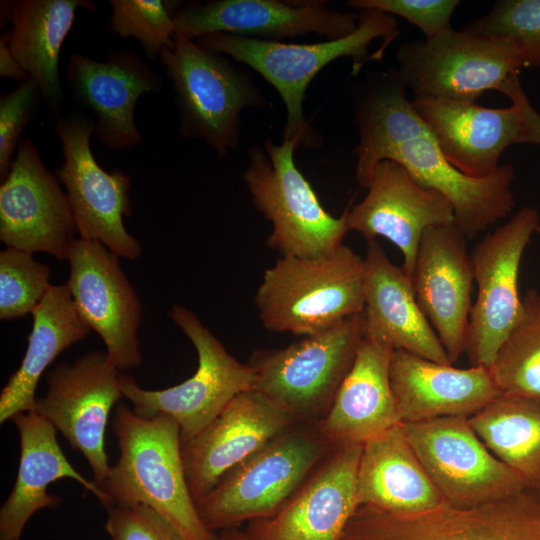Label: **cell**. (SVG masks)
Listing matches in <instances>:
<instances>
[{
	"instance_id": "1",
	"label": "cell",
	"mask_w": 540,
	"mask_h": 540,
	"mask_svg": "<svg viewBox=\"0 0 540 540\" xmlns=\"http://www.w3.org/2000/svg\"><path fill=\"white\" fill-rule=\"evenodd\" d=\"M405 88L397 70H386L368 77L356 93L358 183L366 189L380 161H396L419 183L450 201L454 224L472 239L505 219L514 208L515 170L504 164L483 178L463 174L447 160L414 111Z\"/></svg>"
},
{
	"instance_id": "2",
	"label": "cell",
	"mask_w": 540,
	"mask_h": 540,
	"mask_svg": "<svg viewBox=\"0 0 540 540\" xmlns=\"http://www.w3.org/2000/svg\"><path fill=\"white\" fill-rule=\"evenodd\" d=\"M112 428L120 454L100 486L105 507L147 506L183 540H218L203 523L189 490L177 423L164 414L143 417L119 404Z\"/></svg>"
},
{
	"instance_id": "3",
	"label": "cell",
	"mask_w": 540,
	"mask_h": 540,
	"mask_svg": "<svg viewBox=\"0 0 540 540\" xmlns=\"http://www.w3.org/2000/svg\"><path fill=\"white\" fill-rule=\"evenodd\" d=\"M398 33L392 15L365 9L358 14V25L352 33L323 42L283 43L229 33L209 34L195 41L203 49L227 55L260 74L276 89L285 105L283 140L316 148L322 144V138L310 126L303 111L310 82L325 66L341 57H351L354 70L359 71L373 58L369 56V46L375 39L391 41Z\"/></svg>"
},
{
	"instance_id": "4",
	"label": "cell",
	"mask_w": 540,
	"mask_h": 540,
	"mask_svg": "<svg viewBox=\"0 0 540 540\" xmlns=\"http://www.w3.org/2000/svg\"><path fill=\"white\" fill-rule=\"evenodd\" d=\"M364 275V259L344 244L317 257L280 256L257 288L258 317L274 332H323L362 314Z\"/></svg>"
},
{
	"instance_id": "5",
	"label": "cell",
	"mask_w": 540,
	"mask_h": 540,
	"mask_svg": "<svg viewBox=\"0 0 540 540\" xmlns=\"http://www.w3.org/2000/svg\"><path fill=\"white\" fill-rule=\"evenodd\" d=\"M159 59L176 93L180 135L227 157L240 143L241 112L265 103L253 79L178 33Z\"/></svg>"
},
{
	"instance_id": "6",
	"label": "cell",
	"mask_w": 540,
	"mask_h": 540,
	"mask_svg": "<svg viewBox=\"0 0 540 540\" xmlns=\"http://www.w3.org/2000/svg\"><path fill=\"white\" fill-rule=\"evenodd\" d=\"M298 424L234 467L195 501L210 531L273 515L334 448L316 427Z\"/></svg>"
},
{
	"instance_id": "7",
	"label": "cell",
	"mask_w": 540,
	"mask_h": 540,
	"mask_svg": "<svg viewBox=\"0 0 540 540\" xmlns=\"http://www.w3.org/2000/svg\"><path fill=\"white\" fill-rule=\"evenodd\" d=\"M297 144L266 139L252 146L244 182L253 204L271 222L266 244L280 256L317 257L343 244L346 216L334 217L320 203L294 160Z\"/></svg>"
},
{
	"instance_id": "8",
	"label": "cell",
	"mask_w": 540,
	"mask_h": 540,
	"mask_svg": "<svg viewBox=\"0 0 540 540\" xmlns=\"http://www.w3.org/2000/svg\"><path fill=\"white\" fill-rule=\"evenodd\" d=\"M364 336L362 315L284 348L257 350L249 361L253 390L298 423H318L328 412Z\"/></svg>"
},
{
	"instance_id": "9",
	"label": "cell",
	"mask_w": 540,
	"mask_h": 540,
	"mask_svg": "<svg viewBox=\"0 0 540 540\" xmlns=\"http://www.w3.org/2000/svg\"><path fill=\"white\" fill-rule=\"evenodd\" d=\"M168 315L197 352L195 373L175 386L150 390L121 372L120 387L138 415L171 417L179 426L183 445L205 429L237 395L253 389L255 375L249 364L232 356L191 310L175 304Z\"/></svg>"
},
{
	"instance_id": "10",
	"label": "cell",
	"mask_w": 540,
	"mask_h": 540,
	"mask_svg": "<svg viewBox=\"0 0 540 540\" xmlns=\"http://www.w3.org/2000/svg\"><path fill=\"white\" fill-rule=\"evenodd\" d=\"M339 540H540V491L405 513L360 505Z\"/></svg>"
},
{
	"instance_id": "11",
	"label": "cell",
	"mask_w": 540,
	"mask_h": 540,
	"mask_svg": "<svg viewBox=\"0 0 540 540\" xmlns=\"http://www.w3.org/2000/svg\"><path fill=\"white\" fill-rule=\"evenodd\" d=\"M396 60L398 74L415 97L453 102H475L487 90L500 92L523 68L511 42L465 28L406 42Z\"/></svg>"
},
{
	"instance_id": "12",
	"label": "cell",
	"mask_w": 540,
	"mask_h": 540,
	"mask_svg": "<svg viewBox=\"0 0 540 540\" xmlns=\"http://www.w3.org/2000/svg\"><path fill=\"white\" fill-rule=\"evenodd\" d=\"M55 130L64 161L54 173L65 188L79 238L100 242L118 257L137 259L142 246L124 225V217L132 214L129 175L107 172L96 161L90 147L94 122L88 117L58 116Z\"/></svg>"
},
{
	"instance_id": "13",
	"label": "cell",
	"mask_w": 540,
	"mask_h": 540,
	"mask_svg": "<svg viewBox=\"0 0 540 540\" xmlns=\"http://www.w3.org/2000/svg\"><path fill=\"white\" fill-rule=\"evenodd\" d=\"M406 437L444 502L469 507L528 489L483 443L467 417L402 423Z\"/></svg>"
},
{
	"instance_id": "14",
	"label": "cell",
	"mask_w": 540,
	"mask_h": 540,
	"mask_svg": "<svg viewBox=\"0 0 540 540\" xmlns=\"http://www.w3.org/2000/svg\"><path fill=\"white\" fill-rule=\"evenodd\" d=\"M539 224L537 209L524 206L485 235L470 253L478 288L466 347L470 366L490 369L500 345L519 317L521 259Z\"/></svg>"
},
{
	"instance_id": "15",
	"label": "cell",
	"mask_w": 540,
	"mask_h": 540,
	"mask_svg": "<svg viewBox=\"0 0 540 540\" xmlns=\"http://www.w3.org/2000/svg\"><path fill=\"white\" fill-rule=\"evenodd\" d=\"M120 374L98 350L58 363L46 374L47 392L33 409L85 457L99 488L111 467L105 431L111 409L123 397Z\"/></svg>"
},
{
	"instance_id": "16",
	"label": "cell",
	"mask_w": 540,
	"mask_h": 540,
	"mask_svg": "<svg viewBox=\"0 0 540 540\" xmlns=\"http://www.w3.org/2000/svg\"><path fill=\"white\" fill-rule=\"evenodd\" d=\"M67 260L66 285L72 300L89 328L102 338L108 362L119 371L139 367L142 305L118 256L100 242L78 237Z\"/></svg>"
},
{
	"instance_id": "17",
	"label": "cell",
	"mask_w": 540,
	"mask_h": 540,
	"mask_svg": "<svg viewBox=\"0 0 540 540\" xmlns=\"http://www.w3.org/2000/svg\"><path fill=\"white\" fill-rule=\"evenodd\" d=\"M59 183L33 141L22 139L0 186V240L6 247L67 260L77 229Z\"/></svg>"
},
{
	"instance_id": "18",
	"label": "cell",
	"mask_w": 540,
	"mask_h": 540,
	"mask_svg": "<svg viewBox=\"0 0 540 540\" xmlns=\"http://www.w3.org/2000/svg\"><path fill=\"white\" fill-rule=\"evenodd\" d=\"M324 0H213L177 9L175 33L197 40L229 33L280 41L310 33L328 40L345 37L358 25V14L327 7Z\"/></svg>"
},
{
	"instance_id": "19",
	"label": "cell",
	"mask_w": 540,
	"mask_h": 540,
	"mask_svg": "<svg viewBox=\"0 0 540 540\" xmlns=\"http://www.w3.org/2000/svg\"><path fill=\"white\" fill-rule=\"evenodd\" d=\"M366 189L362 201L344 211L348 230L366 241L380 236L393 243L402 253V269L411 279L423 233L435 225L454 223L452 204L393 160L375 166Z\"/></svg>"
},
{
	"instance_id": "20",
	"label": "cell",
	"mask_w": 540,
	"mask_h": 540,
	"mask_svg": "<svg viewBox=\"0 0 540 540\" xmlns=\"http://www.w3.org/2000/svg\"><path fill=\"white\" fill-rule=\"evenodd\" d=\"M362 444L332 448L273 515L251 521V540H339L360 506L357 471Z\"/></svg>"
},
{
	"instance_id": "21",
	"label": "cell",
	"mask_w": 540,
	"mask_h": 540,
	"mask_svg": "<svg viewBox=\"0 0 540 540\" xmlns=\"http://www.w3.org/2000/svg\"><path fill=\"white\" fill-rule=\"evenodd\" d=\"M466 235L454 224L425 230L411 281L417 302L452 364L466 352L474 274Z\"/></svg>"
},
{
	"instance_id": "22",
	"label": "cell",
	"mask_w": 540,
	"mask_h": 540,
	"mask_svg": "<svg viewBox=\"0 0 540 540\" xmlns=\"http://www.w3.org/2000/svg\"><path fill=\"white\" fill-rule=\"evenodd\" d=\"M297 423L256 390L237 395L205 429L182 445L186 479L194 500Z\"/></svg>"
},
{
	"instance_id": "23",
	"label": "cell",
	"mask_w": 540,
	"mask_h": 540,
	"mask_svg": "<svg viewBox=\"0 0 540 540\" xmlns=\"http://www.w3.org/2000/svg\"><path fill=\"white\" fill-rule=\"evenodd\" d=\"M69 88L78 102L96 116L94 134L113 150L142 143L134 120L140 96L159 92L160 76L130 50H116L104 61L74 53L65 65Z\"/></svg>"
},
{
	"instance_id": "24",
	"label": "cell",
	"mask_w": 540,
	"mask_h": 540,
	"mask_svg": "<svg viewBox=\"0 0 540 540\" xmlns=\"http://www.w3.org/2000/svg\"><path fill=\"white\" fill-rule=\"evenodd\" d=\"M411 103L447 160L469 177L493 174L503 151L523 143L526 124L514 102L507 108H487L475 102L415 97Z\"/></svg>"
},
{
	"instance_id": "25",
	"label": "cell",
	"mask_w": 540,
	"mask_h": 540,
	"mask_svg": "<svg viewBox=\"0 0 540 540\" xmlns=\"http://www.w3.org/2000/svg\"><path fill=\"white\" fill-rule=\"evenodd\" d=\"M389 376L402 423L469 418L502 394L485 367L457 368L403 350L393 351Z\"/></svg>"
},
{
	"instance_id": "26",
	"label": "cell",
	"mask_w": 540,
	"mask_h": 540,
	"mask_svg": "<svg viewBox=\"0 0 540 540\" xmlns=\"http://www.w3.org/2000/svg\"><path fill=\"white\" fill-rule=\"evenodd\" d=\"M364 336L440 364H452L422 312L412 281L377 239L366 241Z\"/></svg>"
},
{
	"instance_id": "27",
	"label": "cell",
	"mask_w": 540,
	"mask_h": 540,
	"mask_svg": "<svg viewBox=\"0 0 540 540\" xmlns=\"http://www.w3.org/2000/svg\"><path fill=\"white\" fill-rule=\"evenodd\" d=\"M393 351L363 336L331 407L316 423L333 447L363 444L402 423L389 376Z\"/></svg>"
},
{
	"instance_id": "28",
	"label": "cell",
	"mask_w": 540,
	"mask_h": 540,
	"mask_svg": "<svg viewBox=\"0 0 540 540\" xmlns=\"http://www.w3.org/2000/svg\"><path fill=\"white\" fill-rule=\"evenodd\" d=\"M10 420L18 430L20 460L15 484L0 509V540H20L36 512L57 507L59 498L47 487L63 478L77 481L106 506L103 491L71 465L57 441V430L46 419L31 411Z\"/></svg>"
},
{
	"instance_id": "29",
	"label": "cell",
	"mask_w": 540,
	"mask_h": 540,
	"mask_svg": "<svg viewBox=\"0 0 540 540\" xmlns=\"http://www.w3.org/2000/svg\"><path fill=\"white\" fill-rule=\"evenodd\" d=\"M357 494L360 505L399 513L426 510L443 502L402 423L362 444Z\"/></svg>"
},
{
	"instance_id": "30",
	"label": "cell",
	"mask_w": 540,
	"mask_h": 540,
	"mask_svg": "<svg viewBox=\"0 0 540 540\" xmlns=\"http://www.w3.org/2000/svg\"><path fill=\"white\" fill-rule=\"evenodd\" d=\"M78 8L97 10L95 3L87 0L9 1L12 23L7 33L9 47L55 114L63 103L58 70L60 52Z\"/></svg>"
},
{
	"instance_id": "31",
	"label": "cell",
	"mask_w": 540,
	"mask_h": 540,
	"mask_svg": "<svg viewBox=\"0 0 540 540\" xmlns=\"http://www.w3.org/2000/svg\"><path fill=\"white\" fill-rule=\"evenodd\" d=\"M32 317L25 355L0 394V423L18 413L33 411L37 385L47 367L90 330L66 283L52 285Z\"/></svg>"
},
{
	"instance_id": "32",
	"label": "cell",
	"mask_w": 540,
	"mask_h": 540,
	"mask_svg": "<svg viewBox=\"0 0 540 540\" xmlns=\"http://www.w3.org/2000/svg\"><path fill=\"white\" fill-rule=\"evenodd\" d=\"M468 420L498 459L540 491V400L501 394Z\"/></svg>"
},
{
	"instance_id": "33",
	"label": "cell",
	"mask_w": 540,
	"mask_h": 540,
	"mask_svg": "<svg viewBox=\"0 0 540 540\" xmlns=\"http://www.w3.org/2000/svg\"><path fill=\"white\" fill-rule=\"evenodd\" d=\"M502 394L540 400V293L526 291L521 312L489 369Z\"/></svg>"
},
{
	"instance_id": "34",
	"label": "cell",
	"mask_w": 540,
	"mask_h": 540,
	"mask_svg": "<svg viewBox=\"0 0 540 540\" xmlns=\"http://www.w3.org/2000/svg\"><path fill=\"white\" fill-rule=\"evenodd\" d=\"M177 2L163 0H110L112 13L107 30L140 42L147 58L155 60L173 42V16Z\"/></svg>"
},
{
	"instance_id": "35",
	"label": "cell",
	"mask_w": 540,
	"mask_h": 540,
	"mask_svg": "<svg viewBox=\"0 0 540 540\" xmlns=\"http://www.w3.org/2000/svg\"><path fill=\"white\" fill-rule=\"evenodd\" d=\"M465 29L511 42L523 67H540V0H500Z\"/></svg>"
},
{
	"instance_id": "36",
	"label": "cell",
	"mask_w": 540,
	"mask_h": 540,
	"mask_svg": "<svg viewBox=\"0 0 540 540\" xmlns=\"http://www.w3.org/2000/svg\"><path fill=\"white\" fill-rule=\"evenodd\" d=\"M50 267L31 253L6 247L0 252V319L33 313L52 286Z\"/></svg>"
},
{
	"instance_id": "37",
	"label": "cell",
	"mask_w": 540,
	"mask_h": 540,
	"mask_svg": "<svg viewBox=\"0 0 540 540\" xmlns=\"http://www.w3.org/2000/svg\"><path fill=\"white\" fill-rule=\"evenodd\" d=\"M42 97L39 86L28 77L17 88L0 96V180L7 177L21 142V134L34 116Z\"/></svg>"
},
{
	"instance_id": "38",
	"label": "cell",
	"mask_w": 540,
	"mask_h": 540,
	"mask_svg": "<svg viewBox=\"0 0 540 540\" xmlns=\"http://www.w3.org/2000/svg\"><path fill=\"white\" fill-rule=\"evenodd\" d=\"M457 0H351L347 6L356 10L373 9L397 15L421 30L430 40L452 29V14L459 5Z\"/></svg>"
},
{
	"instance_id": "39",
	"label": "cell",
	"mask_w": 540,
	"mask_h": 540,
	"mask_svg": "<svg viewBox=\"0 0 540 540\" xmlns=\"http://www.w3.org/2000/svg\"><path fill=\"white\" fill-rule=\"evenodd\" d=\"M107 510L104 528L112 540H183L161 515L147 506H112Z\"/></svg>"
},
{
	"instance_id": "40",
	"label": "cell",
	"mask_w": 540,
	"mask_h": 540,
	"mask_svg": "<svg viewBox=\"0 0 540 540\" xmlns=\"http://www.w3.org/2000/svg\"><path fill=\"white\" fill-rule=\"evenodd\" d=\"M501 93L509 97L521 110L526 124L523 143L540 145V114L531 105L522 89L519 74H515L509 78Z\"/></svg>"
},
{
	"instance_id": "41",
	"label": "cell",
	"mask_w": 540,
	"mask_h": 540,
	"mask_svg": "<svg viewBox=\"0 0 540 540\" xmlns=\"http://www.w3.org/2000/svg\"><path fill=\"white\" fill-rule=\"evenodd\" d=\"M0 76L19 83L29 77L10 49L7 33L0 37Z\"/></svg>"
},
{
	"instance_id": "42",
	"label": "cell",
	"mask_w": 540,
	"mask_h": 540,
	"mask_svg": "<svg viewBox=\"0 0 540 540\" xmlns=\"http://www.w3.org/2000/svg\"><path fill=\"white\" fill-rule=\"evenodd\" d=\"M218 540H251L246 532L238 530L237 528H230L222 530L218 536Z\"/></svg>"
},
{
	"instance_id": "43",
	"label": "cell",
	"mask_w": 540,
	"mask_h": 540,
	"mask_svg": "<svg viewBox=\"0 0 540 540\" xmlns=\"http://www.w3.org/2000/svg\"><path fill=\"white\" fill-rule=\"evenodd\" d=\"M536 233L540 234V224H539V226H538V228L536 230Z\"/></svg>"
}]
</instances>
